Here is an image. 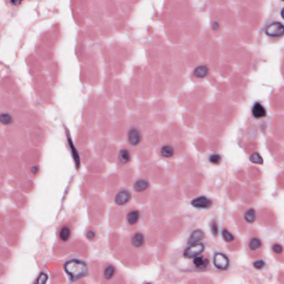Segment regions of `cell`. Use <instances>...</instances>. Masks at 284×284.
<instances>
[{
	"label": "cell",
	"mask_w": 284,
	"mask_h": 284,
	"mask_svg": "<svg viewBox=\"0 0 284 284\" xmlns=\"http://www.w3.org/2000/svg\"><path fill=\"white\" fill-rule=\"evenodd\" d=\"M149 187V182H147L146 180H143V179L137 181V182L134 183V189H135V191H137V192L145 191V190H146Z\"/></svg>",
	"instance_id": "12"
},
{
	"label": "cell",
	"mask_w": 284,
	"mask_h": 284,
	"mask_svg": "<svg viewBox=\"0 0 284 284\" xmlns=\"http://www.w3.org/2000/svg\"><path fill=\"white\" fill-rule=\"evenodd\" d=\"M218 29V23H214L213 24V29Z\"/></svg>",
	"instance_id": "32"
},
{
	"label": "cell",
	"mask_w": 284,
	"mask_h": 284,
	"mask_svg": "<svg viewBox=\"0 0 284 284\" xmlns=\"http://www.w3.org/2000/svg\"><path fill=\"white\" fill-rule=\"evenodd\" d=\"M192 205L197 208H207V207H211L212 201L205 196H201L193 200Z\"/></svg>",
	"instance_id": "5"
},
{
	"label": "cell",
	"mask_w": 284,
	"mask_h": 284,
	"mask_svg": "<svg viewBox=\"0 0 284 284\" xmlns=\"http://www.w3.org/2000/svg\"><path fill=\"white\" fill-rule=\"evenodd\" d=\"M48 277L47 274L44 273H41L38 277V278L36 279L34 284H46V282L48 281Z\"/></svg>",
	"instance_id": "22"
},
{
	"label": "cell",
	"mask_w": 284,
	"mask_h": 284,
	"mask_svg": "<svg viewBox=\"0 0 284 284\" xmlns=\"http://www.w3.org/2000/svg\"><path fill=\"white\" fill-rule=\"evenodd\" d=\"M141 139H142V136H141L139 131L137 130L136 128H132L129 131V133H128V142L131 145H133V146L138 145L141 142Z\"/></svg>",
	"instance_id": "7"
},
{
	"label": "cell",
	"mask_w": 284,
	"mask_h": 284,
	"mask_svg": "<svg viewBox=\"0 0 284 284\" xmlns=\"http://www.w3.org/2000/svg\"><path fill=\"white\" fill-rule=\"evenodd\" d=\"M194 76L196 78H202L206 77L208 73V69H207V66H199L197 67L194 70Z\"/></svg>",
	"instance_id": "11"
},
{
	"label": "cell",
	"mask_w": 284,
	"mask_h": 284,
	"mask_svg": "<svg viewBox=\"0 0 284 284\" xmlns=\"http://www.w3.org/2000/svg\"><path fill=\"white\" fill-rule=\"evenodd\" d=\"M211 229H212V233H213V234H214V235H217V234H218V224H217V223H216L215 222H214V221L212 222V225H211Z\"/></svg>",
	"instance_id": "28"
},
{
	"label": "cell",
	"mask_w": 284,
	"mask_h": 284,
	"mask_svg": "<svg viewBox=\"0 0 284 284\" xmlns=\"http://www.w3.org/2000/svg\"><path fill=\"white\" fill-rule=\"evenodd\" d=\"M87 237H88L89 240H93L95 237V233H94V232L93 231H88V233H87Z\"/></svg>",
	"instance_id": "30"
},
{
	"label": "cell",
	"mask_w": 284,
	"mask_h": 284,
	"mask_svg": "<svg viewBox=\"0 0 284 284\" xmlns=\"http://www.w3.org/2000/svg\"><path fill=\"white\" fill-rule=\"evenodd\" d=\"M204 250V246L202 243H196V244L191 245L190 247H188L184 252L183 255L184 257L186 258H193L196 257L197 255H199L200 253H202Z\"/></svg>",
	"instance_id": "4"
},
{
	"label": "cell",
	"mask_w": 284,
	"mask_h": 284,
	"mask_svg": "<svg viewBox=\"0 0 284 284\" xmlns=\"http://www.w3.org/2000/svg\"><path fill=\"white\" fill-rule=\"evenodd\" d=\"M131 199V193L127 190H122L117 194L115 197V202L118 205H124Z\"/></svg>",
	"instance_id": "6"
},
{
	"label": "cell",
	"mask_w": 284,
	"mask_h": 284,
	"mask_svg": "<svg viewBox=\"0 0 284 284\" xmlns=\"http://www.w3.org/2000/svg\"><path fill=\"white\" fill-rule=\"evenodd\" d=\"M115 273V269L113 266H109L108 268L105 269L104 271V277L106 279H110L113 276Z\"/></svg>",
	"instance_id": "24"
},
{
	"label": "cell",
	"mask_w": 284,
	"mask_h": 284,
	"mask_svg": "<svg viewBox=\"0 0 284 284\" xmlns=\"http://www.w3.org/2000/svg\"><path fill=\"white\" fill-rule=\"evenodd\" d=\"M207 263L208 262H207V259H204V258H201V257H197L193 261V263L197 268H204V267L207 266Z\"/></svg>",
	"instance_id": "20"
},
{
	"label": "cell",
	"mask_w": 284,
	"mask_h": 284,
	"mask_svg": "<svg viewBox=\"0 0 284 284\" xmlns=\"http://www.w3.org/2000/svg\"><path fill=\"white\" fill-rule=\"evenodd\" d=\"M13 121L12 116L8 113H2L0 114V122L3 124H9Z\"/></svg>",
	"instance_id": "21"
},
{
	"label": "cell",
	"mask_w": 284,
	"mask_h": 284,
	"mask_svg": "<svg viewBox=\"0 0 284 284\" xmlns=\"http://www.w3.org/2000/svg\"><path fill=\"white\" fill-rule=\"evenodd\" d=\"M70 233H71L70 229L68 227H64L61 229V232H60V238H61V240H63L64 242L68 241L69 237H70Z\"/></svg>",
	"instance_id": "18"
},
{
	"label": "cell",
	"mask_w": 284,
	"mask_h": 284,
	"mask_svg": "<svg viewBox=\"0 0 284 284\" xmlns=\"http://www.w3.org/2000/svg\"><path fill=\"white\" fill-rule=\"evenodd\" d=\"M261 247V241L258 238H252L249 242V247L251 250H256Z\"/></svg>",
	"instance_id": "23"
},
{
	"label": "cell",
	"mask_w": 284,
	"mask_h": 284,
	"mask_svg": "<svg viewBox=\"0 0 284 284\" xmlns=\"http://www.w3.org/2000/svg\"><path fill=\"white\" fill-rule=\"evenodd\" d=\"M174 153V149L172 146L169 145H166V146L162 147L161 149V154L165 158L172 157Z\"/></svg>",
	"instance_id": "16"
},
{
	"label": "cell",
	"mask_w": 284,
	"mask_h": 284,
	"mask_svg": "<svg viewBox=\"0 0 284 284\" xmlns=\"http://www.w3.org/2000/svg\"><path fill=\"white\" fill-rule=\"evenodd\" d=\"M138 218H139V212L138 211H133V212H130L127 214V222L131 225L135 224L138 222Z\"/></svg>",
	"instance_id": "15"
},
{
	"label": "cell",
	"mask_w": 284,
	"mask_h": 284,
	"mask_svg": "<svg viewBox=\"0 0 284 284\" xmlns=\"http://www.w3.org/2000/svg\"><path fill=\"white\" fill-rule=\"evenodd\" d=\"M67 138H68V142H69V146H70V149H71V152H72L73 158V159H74L75 163H76V167H77V168H78V167H80V160H79V156H78V153L77 149H75L74 145H73V144L72 139H71V138H70L69 134H68V133H67Z\"/></svg>",
	"instance_id": "10"
},
{
	"label": "cell",
	"mask_w": 284,
	"mask_h": 284,
	"mask_svg": "<svg viewBox=\"0 0 284 284\" xmlns=\"http://www.w3.org/2000/svg\"><path fill=\"white\" fill-rule=\"evenodd\" d=\"M147 284H150V283H147Z\"/></svg>",
	"instance_id": "34"
},
{
	"label": "cell",
	"mask_w": 284,
	"mask_h": 284,
	"mask_svg": "<svg viewBox=\"0 0 284 284\" xmlns=\"http://www.w3.org/2000/svg\"><path fill=\"white\" fill-rule=\"evenodd\" d=\"M11 3H13V4H18V3H21L20 2H11Z\"/></svg>",
	"instance_id": "33"
},
{
	"label": "cell",
	"mask_w": 284,
	"mask_h": 284,
	"mask_svg": "<svg viewBox=\"0 0 284 284\" xmlns=\"http://www.w3.org/2000/svg\"><path fill=\"white\" fill-rule=\"evenodd\" d=\"M245 219L247 222L248 223H252V222H254L255 218H256V212H255V210L251 208V209L247 210V212H245Z\"/></svg>",
	"instance_id": "17"
},
{
	"label": "cell",
	"mask_w": 284,
	"mask_h": 284,
	"mask_svg": "<svg viewBox=\"0 0 284 284\" xmlns=\"http://www.w3.org/2000/svg\"><path fill=\"white\" fill-rule=\"evenodd\" d=\"M132 243L134 247H141L144 243V235L142 233H136L132 239Z\"/></svg>",
	"instance_id": "13"
},
{
	"label": "cell",
	"mask_w": 284,
	"mask_h": 284,
	"mask_svg": "<svg viewBox=\"0 0 284 284\" xmlns=\"http://www.w3.org/2000/svg\"><path fill=\"white\" fill-rule=\"evenodd\" d=\"M266 109L261 104H256L252 109V115L256 118H261L266 116Z\"/></svg>",
	"instance_id": "8"
},
{
	"label": "cell",
	"mask_w": 284,
	"mask_h": 284,
	"mask_svg": "<svg viewBox=\"0 0 284 284\" xmlns=\"http://www.w3.org/2000/svg\"><path fill=\"white\" fill-rule=\"evenodd\" d=\"M221 160V156L219 154H212L209 157V161L213 164H218V163H220Z\"/></svg>",
	"instance_id": "26"
},
{
	"label": "cell",
	"mask_w": 284,
	"mask_h": 284,
	"mask_svg": "<svg viewBox=\"0 0 284 284\" xmlns=\"http://www.w3.org/2000/svg\"><path fill=\"white\" fill-rule=\"evenodd\" d=\"M250 161L253 163H257V164H262L263 163V158L258 153H253L249 157Z\"/></svg>",
	"instance_id": "19"
},
{
	"label": "cell",
	"mask_w": 284,
	"mask_h": 284,
	"mask_svg": "<svg viewBox=\"0 0 284 284\" xmlns=\"http://www.w3.org/2000/svg\"><path fill=\"white\" fill-rule=\"evenodd\" d=\"M273 249L276 253H281L282 252V247L281 245L279 244H275L273 245Z\"/></svg>",
	"instance_id": "29"
},
{
	"label": "cell",
	"mask_w": 284,
	"mask_h": 284,
	"mask_svg": "<svg viewBox=\"0 0 284 284\" xmlns=\"http://www.w3.org/2000/svg\"><path fill=\"white\" fill-rule=\"evenodd\" d=\"M64 269L73 280L81 278L88 273L87 264L78 259H73L67 262L64 265Z\"/></svg>",
	"instance_id": "1"
},
{
	"label": "cell",
	"mask_w": 284,
	"mask_h": 284,
	"mask_svg": "<svg viewBox=\"0 0 284 284\" xmlns=\"http://www.w3.org/2000/svg\"><path fill=\"white\" fill-rule=\"evenodd\" d=\"M223 237L226 242H232L234 239L233 235L231 233H229L227 229H224L223 231Z\"/></svg>",
	"instance_id": "25"
},
{
	"label": "cell",
	"mask_w": 284,
	"mask_h": 284,
	"mask_svg": "<svg viewBox=\"0 0 284 284\" xmlns=\"http://www.w3.org/2000/svg\"><path fill=\"white\" fill-rule=\"evenodd\" d=\"M213 263L216 268H218V269L225 270L229 265V259L225 254L218 252V253H216L213 258Z\"/></svg>",
	"instance_id": "3"
},
{
	"label": "cell",
	"mask_w": 284,
	"mask_h": 284,
	"mask_svg": "<svg viewBox=\"0 0 284 284\" xmlns=\"http://www.w3.org/2000/svg\"><path fill=\"white\" fill-rule=\"evenodd\" d=\"M38 168L37 166H34V167H33V169H32L33 173V174H36V173H37V172H38Z\"/></svg>",
	"instance_id": "31"
},
{
	"label": "cell",
	"mask_w": 284,
	"mask_h": 284,
	"mask_svg": "<svg viewBox=\"0 0 284 284\" xmlns=\"http://www.w3.org/2000/svg\"><path fill=\"white\" fill-rule=\"evenodd\" d=\"M118 158H119L120 162H122V163H127V162H129L131 159L130 153H129V151L127 150V149H122V150L120 151Z\"/></svg>",
	"instance_id": "14"
},
{
	"label": "cell",
	"mask_w": 284,
	"mask_h": 284,
	"mask_svg": "<svg viewBox=\"0 0 284 284\" xmlns=\"http://www.w3.org/2000/svg\"><path fill=\"white\" fill-rule=\"evenodd\" d=\"M203 237H204V233H203L202 230H200V229L195 230V231L191 234V237H190V238H189V243L193 245L196 244L197 242H198L199 241H201Z\"/></svg>",
	"instance_id": "9"
},
{
	"label": "cell",
	"mask_w": 284,
	"mask_h": 284,
	"mask_svg": "<svg viewBox=\"0 0 284 284\" xmlns=\"http://www.w3.org/2000/svg\"><path fill=\"white\" fill-rule=\"evenodd\" d=\"M266 33L271 37H280L284 33L283 24L280 22H273L267 28Z\"/></svg>",
	"instance_id": "2"
},
{
	"label": "cell",
	"mask_w": 284,
	"mask_h": 284,
	"mask_svg": "<svg viewBox=\"0 0 284 284\" xmlns=\"http://www.w3.org/2000/svg\"><path fill=\"white\" fill-rule=\"evenodd\" d=\"M253 265H254V267L256 268H258V269H261V268H263V267H264V265H265V263H264L263 260H259V261H257V262H255Z\"/></svg>",
	"instance_id": "27"
}]
</instances>
